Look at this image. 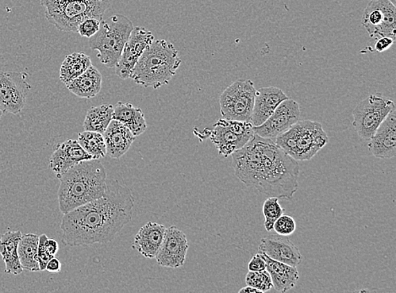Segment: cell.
<instances>
[{"label": "cell", "mask_w": 396, "mask_h": 293, "mask_svg": "<svg viewBox=\"0 0 396 293\" xmlns=\"http://www.w3.org/2000/svg\"><path fill=\"white\" fill-rule=\"evenodd\" d=\"M134 202L128 187L116 179H107L101 198L64 215L60 225L64 245L91 246L113 241L132 221Z\"/></svg>", "instance_id": "6da1fadb"}, {"label": "cell", "mask_w": 396, "mask_h": 293, "mask_svg": "<svg viewBox=\"0 0 396 293\" xmlns=\"http://www.w3.org/2000/svg\"><path fill=\"white\" fill-rule=\"evenodd\" d=\"M238 179L269 197L291 199L298 190L300 167L274 141L253 134L232 154Z\"/></svg>", "instance_id": "7a4b0ae2"}, {"label": "cell", "mask_w": 396, "mask_h": 293, "mask_svg": "<svg viewBox=\"0 0 396 293\" xmlns=\"http://www.w3.org/2000/svg\"><path fill=\"white\" fill-rule=\"evenodd\" d=\"M57 198L62 213L101 198L107 190V172L98 159L80 161L59 177Z\"/></svg>", "instance_id": "3957f363"}, {"label": "cell", "mask_w": 396, "mask_h": 293, "mask_svg": "<svg viewBox=\"0 0 396 293\" xmlns=\"http://www.w3.org/2000/svg\"><path fill=\"white\" fill-rule=\"evenodd\" d=\"M181 63L174 44L166 40H154L142 53L130 78L142 87L156 90L170 82Z\"/></svg>", "instance_id": "277c9868"}, {"label": "cell", "mask_w": 396, "mask_h": 293, "mask_svg": "<svg viewBox=\"0 0 396 293\" xmlns=\"http://www.w3.org/2000/svg\"><path fill=\"white\" fill-rule=\"evenodd\" d=\"M328 141L321 123L299 121L276 137L275 143L296 161H309Z\"/></svg>", "instance_id": "5b68a950"}, {"label": "cell", "mask_w": 396, "mask_h": 293, "mask_svg": "<svg viewBox=\"0 0 396 293\" xmlns=\"http://www.w3.org/2000/svg\"><path fill=\"white\" fill-rule=\"evenodd\" d=\"M134 29L133 23L123 15H114L102 21L97 33L90 37L91 50H97L98 57L106 67L113 69L120 57L123 48Z\"/></svg>", "instance_id": "8992f818"}, {"label": "cell", "mask_w": 396, "mask_h": 293, "mask_svg": "<svg viewBox=\"0 0 396 293\" xmlns=\"http://www.w3.org/2000/svg\"><path fill=\"white\" fill-rule=\"evenodd\" d=\"M114 0H74L45 8V17L57 30L77 33L78 26L87 18L102 21L103 15Z\"/></svg>", "instance_id": "52a82bcc"}, {"label": "cell", "mask_w": 396, "mask_h": 293, "mask_svg": "<svg viewBox=\"0 0 396 293\" xmlns=\"http://www.w3.org/2000/svg\"><path fill=\"white\" fill-rule=\"evenodd\" d=\"M256 91L251 80L240 79L231 85L220 96L222 118L251 122Z\"/></svg>", "instance_id": "ba28073f"}, {"label": "cell", "mask_w": 396, "mask_h": 293, "mask_svg": "<svg viewBox=\"0 0 396 293\" xmlns=\"http://www.w3.org/2000/svg\"><path fill=\"white\" fill-rule=\"evenodd\" d=\"M395 107L391 100L378 95H370L357 104L352 113V125L359 137L364 141L370 140Z\"/></svg>", "instance_id": "9c48e42d"}, {"label": "cell", "mask_w": 396, "mask_h": 293, "mask_svg": "<svg viewBox=\"0 0 396 293\" xmlns=\"http://www.w3.org/2000/svg\"><path fill=\"white\" fill-rule=\"evenodd\" d=\"M251 122L230 121L221 118L210 130L209 138L216 146L219 154L228 157L244 148L253 134Z\"/></svg>", "instance_id": "30bf717a"}, {"label": "cell", "mask_w": 396, "mask_h": 293, "mask_svg": "<svg viewBox=\"0 0 396 293\" xmlns=\"http://www.w3.org/2000/svg\"><path fill=\"white\" fill-rule=\"evenodd\" d=\"M361 24L372 38L389 37L395 40V6L390 0H371L365 8Z\"/></svg>", "instance_id": "8fae6325"}, {"label": "cell", "mask_w": 396, "mask_h": 293, "mask_svg": "<svg viewBox=\"0 0 396 293\" xmlns=\"http://www.w3.org/2000/svg\"><path fill=\"white\" fill-rule=\"evenodd\" d=\"M30 89L26 72H0V109L3 113H21Z\"/></svg>", "instance_id": "7c38bea8"}, {"label": "cell", "mask_w": 396, "mask_h": 293, "mask_svg": "<svg viewBox=\"0 0 396 293\" xmlns=\"http://www.w3.org/2000/svg\"><path fill=\"white\" fill-rule=\"evenodd\" d=\"M301 109L298 102L294 99L284 100L270 117L262 125L253 127V133L260 137L274 141L280 134L285 132L294 123L300 121Z\"/></svg>", "instance_id": "4fadbf2b"}, {"label": "cell", "mask_w": 396, "mask_h": 293, "mask_svg": "<svg viewBox=\"0 0 396 293\" xmlns=\"http://www.w3.org/2000/svg\"><path fill=\"white\" fill-rule=\"evenodd\" d=\"M154 40L155 37L150 30L141 28V26L134 28L128 41L126 42L123 48L120 57L114 67L119 78L122 80L130 78L133 69L142 53Z\"/></svg>", "instance_id": "5bb4252c"}, {"label": "cell", "mask_w": 396, "mask_h": 293, "mask_svg": "<svg viewBox=\"0 0 396 293\" xmlns=\"http://www.w3.org/2000/svg\"><path fill=\"white\" fill-rule=\"evenodd\" d=\"M188 249L186 234L175 226L166 229L163 242L155 259L167 268H180L186 263Z\"/></svg>", "instance_id": "9a60e30c"}, {"label": "cell", "mask_w": 396, "mask_h": 293, "mask_svg": "<svg viewBox=\"0 0 396 293\" xmlns=\"http://www.w3.org/2000/svg\"><path fill=\"white\" fill-rule=\"evenodd\" d=\"M368 149L372 155L381 159H391L396 156L395 107L377 129L368 141Z\"/></svg>", "instance_id": "2e32d148"}, {"label": "cell", "mask_w": 396, "mask_h": 293, "mask_svg": "<svg viewBox=\"0 0 396 293\" xmlns=\"http://www.w3.org/2000/svg\"><path fill=\"white\" fill-rule=\"evenodd\" d=\"M92 157L84 150L78 141L69 140L57 144L49 159V167L57 179L80 161Z\"/></svg>", "instance_id": "e0dca14e"}, {"label": "cell", "mask_w": 396, "mask_h": 293, "mask_svg": "<svg viewBox=\"0 0 396 293\" xmlns=\"http://www.w3.org/2000/svg\"><path fill=\"white\" fill-rule=\"evenodd\" d=\"M259 252L267 254L272 260L294 267L301 264L303 259L298 247L285 236L278 234L261 239Z\"/></svg>", "instance_id": "ac0fdd59"}, {"label": "cell", "mask_w": 396, "mask_h": 293, "mask_svg": "<svg viewBox=\"0 0 396 293\" xmlns=\"http://www.w3.org/2000/svg\"><path fill=\"white\" fill-rule=\"evenodd\" d=\"M287 98V96L284 94L282 89L278 87H262L257 90L251 118L253 126L262 125L279 104Z\"/></svg>", "instance_id": "d6986e66"}, {"label": "cell", "mask_w": 396, "mask_h": 293, "mask_svg": "<svg viewBox=\"0 0 396 293\" xmlns=\"http://www.w3.org/2000/svg\"><path fill=\"white\" fill-rule=\"evenodd\" d=\"M102 134L105 137L107 155L113 159H119L125 155L136 139L132 131L114 119L110 122Z\"/></svg>", "instance_id": "ffe728a7"}, {"label": "cell", "mask_w": 396, "mask_h": 293, "mask_svg": "<svg viewBox=\"0 0 396 293\" xmlns=\"http://www.w3.org/2000/svg\"><path fill=\"white\" fill-rule=\"evenodd\" d=\"M166 227L156 222L146 223L134 237L133 248L147 259H155L163 242Z\"/></svg>", "instance_id": "44dd1931"}, {"label": "cell", "mask_w": 396, "mask_h": 293, "mask_svg": "<svg viewBox=\"0 0 396 293\" xmlns=\"http://www.w3.org/2000/svg\"><path fill=\"white\" fill-rule=\"evenodd\" d=\"M260 253L262 254L265 263H267V271L270 274L273 287L276 291L286 292L290 291L297 285L299 280L297 267L272 260L267 254L262 252Z\"/></svg>", "instance_id": "7402d4cb"}, {"label": "cell", "mask_w": 396, "mask_h": 293, "mask_svg": "<svg viewBox=\"0 0 396 293\" xmlns=\"http://www.w3.org/2000/svg\"><path fill=\"white\" fill-rule=\"evenodd\" d=\"M102 76L97 68L91 65L82 75L66 87L71 94L80 98H93L102 90Z\"/></svg>", "instance_id": "603a6c76"}, {"label": "cell", "mask_w": 396, "mask_h": 293, "mask_svg": "<svg viewBox=\"0 0 396 293\" xmlns=\"http://www.w3.org/2000/svg\"><path fill=\"white\" fill-rule=\"evenodd\" d=\"M22 236L21 231H8L0 238V256L6 265V273L20 275L23 269L18 256V244Z\"/></svg>", "instance_id": "cb8c5ba5"}, {"label": "cell", "mask_w": 396, "mask_h": 293, "mask_svg": "<svg viewBox=\"0 0 396 293\" xmlns=\"http://www.w3.org/2000/svg\"><path fill=\"white\" fill-rule=\"evenodd\" d=\"M113 119L127 127L136 137L147 129L143 111L130 103H118L114 107Z\"/></svg>", "instance_id": "d4e9b609"}, {"label": "cell", "mask_w": 396, "mask_h": 293, "mask_svg": "<svg viewBox=\"0 0 396 293\" xmlns=\"http://www.w3.org/2000/svg\"><path fill=\"white\" fill-rule=\"evenodd\" d=\"M39 236L35 233L22 234L18 244V256L23 269L30 272H40L37 259Z\"/></svg>", "instance_id": "484cf974"}, {"label": "cell", "mask_w": 396, "mask_h": 293, "mask_svg": "<svg viewBox=\"0 0 396 293\" xmlns=\"http://www.w3.org/2000/svg\"><path fill=\"white\" fill-rule=\"evenodd\" d=\"M91 65L90 57L84 53H74L65 57L60 67V77L69 86L77 77L82 75Z\"/></svg>", "instance_id": "4316f807"}, {"label": "cell", "mask_w": 396, "mask_h": 293, "mask_svg": "<svg viewBox=\"0 0 396 293\" xmlns=\"http://www.w3.org/2000/svg\"><path fill=\"white\" fill-rule=\"evenodd\" d=\"M114 111V107L110 104L91 107L83 123L84 130L105 133L110 122L113 121Z\"/></svg>", "instance_id": "83f0119b"}, {"label": "cell", "mask_w": 396, "mask_h": 293, "mask_svg": "<svg viewBox=\"0 0 396 293\" xmlns=\"http://www.w3.org/2000/svg\"><path fill=\"white\" fill-rule=\"evenodd\" d=\"M77 141L92 159L100 160L107 156L106 144L102 134L84 130L78 134Z\"/></svg>", "instance_id": "f1b7e54d"}, {"label": "cell", "mask_w": 396, "mask_h": 293, "mask_svg": "<svg viewBox=\"0 0 396 293\" xmlns=\"http://www.w3.org/2000/svg\"><path fill=\"white\" fill-rule=\"evenodd\" d=\"M278 198L270 197L265 200L263 205V214L264 217V229L267 232H271L274 223L280 215L284 214L285 210L280 205Z\"/></svg>", "instance_id": "f546056e"}, {"label": "cell", "mask_w": 396, "mask_h": 293, "mask_svg": "<svg viewBox=\"0 0 396 293\" xmlns=\"http://www.w3.org/2000/svg\"><path fill=\"white\" fill-rule=\"evenodd\" d=\"M247 286L253 287L261 292L270 291L273 287L270 274L264 269L262 272H249L245 277Z\"/></svg>", "instance_id": "4dcf8cb0"}, {"label": "cell", "mask_w": 396, "mask_h": 293, "mask_svg": "<svg viewBox=\"0 0 396 293\" xmlns=\"http://www.w3.org/2000/svg\"><path fill=\"white\" fill-rule=\"evenodd\" d=\"M296 227L295 220L290 215L283 214L275 222L273 230L276 234L287 237L295 232Z\"/></svg>", "instance_id": "1f68e13d"}, {"label": "cell", "mask_w": 396, "mask_h": 293, "mask_svg": "<svg viewBox=\"0 0 396 293\" xmlns=\"http://www.w3.org/2000/svg\"><path fill=\"white\" fill-rule=\"evenodd\" d=\"M101 22L98 18H87L78 26L77 33L82 37L90 38L98 32Z\"/></svg>", "instance_id": "d6a6232c"}, {"label": "cell", "mask_w": 396, "mask_h": 293, "mask_svg": "<svg viewBox=\"0 0 396 293\" xmlns=\"http://www.w3.org/2000/svg\"><path fill=\"white\" fill-rule=\"evenodd\" d=\"M249 272H262L267 269V263L261 253H258L253 256L248 265Z\"/></svg>", "instance_id": "836d02e7"}, {"label": "cell", "mask_w": 396, "mask_h": 293, "mask_svg": "<svg viewBox=\"0 0 396 293\" xmlns=\"http://www.w3.org/2000/svg\"><path fill=\"white\" fill-rule=\"evenodd\" d=\"M395 40L393 38L389 37H380L377 38L375 42V50L376 52L383 53L386 51L388 48H390L392 45H393Z\"/></svg>", "instance_id": "e575fe53"}, {"label": "cell", "mask_w": 396, "mask_h": 293, "mask_svg": "<svg viewBox=\"0 0 396 293\" xmlns=\"http://www.w3.org/2000/svg\"><path fill=\"white\" fill-rule=\"evenodd\" d=\"M61 269H62V264H61L60 260L57 259V258L53 257L48 262L45 271L49 273L56 274L60 273Z\"/></svg>", "instance_id": "d590c367"}, {"label": "cell", "mask_w": 396, "mask_h": 293, "mask_svg": "<svg viewBox=\"0 0 396 293\" xmlns=\"http://www.w3.org/2000/svg\"><path fill=\"white\" fill-rule=\"evenodd\" d=\"M74 1V0H40L41 6L47 7L48 6L57 5V3Z\"/></svg>", "instance_id": "8d00e7d4"}, {"label": "cell", "mask_w": 396, "mask_h": 293, "mask_svg": "<svg viewBox=\"0 0 396 293\" xmlns=\"http://www.w3.org/2000/svg\"><path fill=\"white\" fill-rule=\"evenodd\" d=\"M238 292L240 293H262L260 291L258 290V289L253 287H245L243 288H241L240 291H238Z\"/></svg>", "instance_id": "74e56055"}, {"label": "cell", "mask_w": 396, "mask_h": 293, "mask_svg": "<svg viewBox=\"0 0 396 293\" xmlns=\"http://www.w3.org/2000/svg\"><path fill=\"white\" fill-rule=\"evenodd\" d=\"M3 115V112L1 111V109H0V119H1Z\"/></svg>", "instance_id": "f35d334b"}]
</instances>
